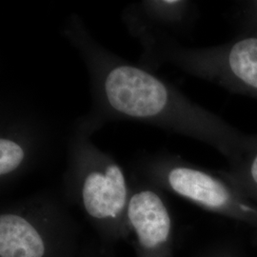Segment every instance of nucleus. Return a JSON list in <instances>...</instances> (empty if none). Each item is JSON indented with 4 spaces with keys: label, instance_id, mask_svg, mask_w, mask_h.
Returning a JSON list of instances; mask_svg holds the SVG:
<instances>
[{
    "label": "nucleus",
    "instance_id": "nucleus-8",
    "mask_svg": "<svg viewBox=\"0 0 257 257\" xmlns=\"http://www.w3.org/2000/svg\"><path fill=\"white\" fill-rule=\"evenodd\" d=\"M35 127L25 120L6 122L0 135V180L6 186L25 174L34 163L39 148Z\"/></svg>",
    "mask_w": 257,
    "mask_h": 257
},
{
    "label": "nucleus",
    "instance_id": "nucleus-6",
    "mask_svg": "<svg viewBox=\"0 0 257 257\" xmlns=\"http://www.w3.org/2000/svg\"><path fill=\"white\" fill-rule=\"evenodd\" d=\"M125 230L137 257H174L173 216L155 186L144 181L132 187Z\"/></svg>",
    "mask_w": 257,
    "mask_h": 257
},
{
    "label": "nucleus",
    "instance_id": "nucleus-3",
    "mask_svg": "<svg viewBox=\"0 0 257 257\" xmlns=\"http://www.w3.org/2000/svg\"><path fill=\"white\" fill-rule=\"evenodd\" d=\"M138 38L143 46V61L150 67L174 65L229 92L257 99V34H239L226 43L195 48L180 45L162 32Z\"/></svg>",
    "mask_w": 257,
    "mask_h": 257
},
{
    "label": "nucleus",
    "instance_id": "nucleus-5",
    "mask_svg": "<svg viewBox=\"0 0 257 257\" xmlns=\"http://www.w3.org/2000/svg\"><path fill=\"white\" fill-rule=\"evenodd\" d=\"M145 182L175 193L207 211L257 228V206L217 172L212 173L171 154L142 158Z\"/></svg>",
    "mask_w": 257,
    "mask_h": 257
},
{
    "label": "nucleus",
    "instance_id": "nucleus-1",
    "mask_svg": "<svg viewBox=\"0 0 257 257\" xmlns=\"http://www.w3.org/2000/svg\"><path fill=\"white\" fill-rule=\"evenodd\" d=\"M62 34L87 67L94 106L91 115L102 124L114 119L146 123L211 146L230 165L256 146L257 135L239 131L144 66L102 46L78 15L67 19Z\"/></svg>",
    "mask_w": 257,
    "mask_h": 257
},
{
    "label": "nucleus",
    "instance_id": "nucleus-2",
    "mask_svg": "<svg viewBox=\"0 0 257 257\" xmlns=\"http://www.w3.org/2000/svg\"><path fill=\"white\" fill-rule=\"evenodd\" d=\"M102 125L91 114L74 125L68 141L65 190L102 241L114 244L125 240L132 186L119 163L92 142V134Z\"/></svg>",
    "mask_w": 257,
    "mask_h": 257
},
{
    "label": "nucleus",
    "instance_id": "nucleus-10",
    "mask_svg": "<svg viewBox=\"0 0 257 257\" xmlns=\"http://www.w3.org/2000/svg\"><path fill=\"white\" fill-rule=\"evenodd\" d=\"M235 19L240 34H257V0L241 2Z\"/></svg>",
    "mask_w": 257,
    "mask_h": 257
},
{
    "label": "nucleus",
    "instance_id": "nucleus-11",
    "mask_svg": "<svg viewBox=\"0 0 257 257\" xmlns=\"http://www.w3.org/2000/svg\"><path fill=\"white\" fill-rule=\"evenodd\" d=\"M211 257H229L227 256V255H221V254H218V255H213V256Z\"/></svg>",
    "mask_w": 257,
    "mask_h": 257
},
{
    "label": "nucleus",
    "instance_id": "nucleus-7",
    "mask_svg": "<svg viewBox=\"0 0 257 257\" xmlns=\"http://www.w3.org/2000/svg\"><path fill=\"white\" fill-rule=\"evenodd\" d=\"M195 5L186 0H146L131 5L123 13L128 32L138 37L146 33L180 31L192 25Z\"/></svg>",
    "mask_w": 257,
    "mask_h": 257
},
{
    "label": "nucleus",
    "instance_id": "nucleus-9",
    "mask_svg": "<svg viewBox=\"0 0 257 257\" xmlns=\"http://www.w3.org/2000/svg\"><path fill=\"white\" fill-rule=\"evenodd\" d=\"M218 173L257 206V145L228 170Z\"/></svg>",
    "mask_w": 257,
    "mask_h": 257
},
{
    "label": "nucleus",
    "instance_id": "nucleus-4",
    "mask_svg": "<svg viewBox=\"0 0 257 257\" xmlns=\"http://www.w3.org/2000/svg\"><path fill=\"white\" fill-rule=\"evenodd\" d=\"M78 227L49 194L6 204L0 211V257H75Z\"/></svg>",
    "mask_w": 257,
    "mask_h": 257
}]
</instances>
